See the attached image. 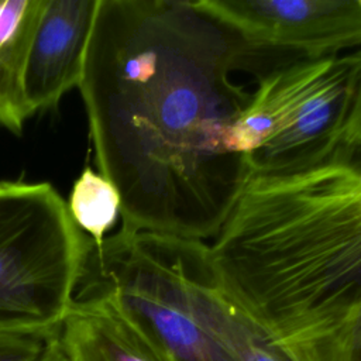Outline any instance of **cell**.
I'll return each mask as SVG.
<instances>
[{"label": "cell", "instance_id": "6", "mask_svg": "<svg viewBox=\"0 0 361 361\" xmlns=\"http://www.w3.org/2000/svg\"><path fill=\"white\" fill-rule=\"evenodd\" d=\"M99 0H44L24 66V94L32 114L54 109L79 87Z\"/></svg>", "mask_w": 361, "mask_h": 361}, {"label": "cell", "instance_id": "7", "mask_svg": "<svg viewBox=\"0 0 361 361\" xmlns=\"http://www.w3.org/2000/svg\"><path fill=\"white\" fill-rule=\"evenodd\" d=\"M71 361H172L152 340L104 303L72 302L56 327Z\"/></svg>", "mask_w": 361, "mask_h": 361}, {"label": "cell", "instance_id": "5", "mask_svg": "<svg viewBox=\"0 0 361 361\" xmlns=\"http://www.w3.org/2000/svg\"><path fill=\"white\" fill-rule=\"evenodd\" d=\"M262 58L319 59L361 45V0H199Z\"/></svg>", "mask_w": 361, "mask_h": 361}, {"label": "cell", "instance_id": "8", "mask_svg": "<svg viewBox=\"0 0 361 361\" xmlns=\"http://www.w3.org/2000/svg\"><path fill=\"white\" fill-rule=\"evenodd\" d=\"M44 0H0V128L20 134L32 116L24 66Z\"/></svg>", "mask_w": 361, "mask_h": 361}, {"label": "cell", "instance_id": "12", "mask_svg": "<svg viewBox=\"0 0 361 361\" xmlns=\"http://www.w3.org/2000/svg\"><path fill=\"white\" fill-rule=\"evenodd\" d=\"M360 55H361V51H360ZM341 142H361V72L358 78L354 103L345 124Z\"/></svg>", "mask_w": 361, "mask_h": 361}, {"label": "cell", "instance_id": "10", "mask_svg": "<svg viewBox=\"0 0 361 361\" xmlns=\"http://www.w3.org/2000/svg\"><path fill=\"white\" fill-rule=\"evenodd\" d=\"M66 204L76 227L94 243L106 237L121 210L116 186L90 168H86L75 180Z\"/></svg>", "mask_w": 361, "mask_h": 361}, {"label": "cell", "instance_id": "4", "mask_svg": "<svg viewBox=\"0 0 361 361\" xmlns=\"http://www.w3.org/2000/svg\"><path fill=\"white\" fill-rule=\"evenodd\" d=\"M85 237L51 183L0 182V333L56 330Z\"/></svg>", "mask_w": 361, "mask_h": 361}, {"label": "cell", "instance_id": "3", "mask_svg": "<svg viewBox=\"0 0 361 361\" xmlns=\"http://www.w3.org/2000/svg\"><path fill=\"white\" fill-rule=\"evenodd\" d=\"M360 72V51L264 71L233 130L250 175L300 172L329 158L343 141Z\"/></svg>", "mask_w": 361, "mask_h": 361}, {"label": "cell", "instance_id": "14", "mask_svg": "<svg viewBox=\"0 0 361 361\" xmlns=\"http://www.w3.org/2000/svg\"><path fill=\"white\" fill-rule=\"evenodd\" d=\"M360 361H361V358H360Z\"/></svg>", "mask_w": 361, "mask_h": 361}, {"label": "cell", "instance_id": "11", "mask_svg": "<svg viewBox=\"0 0 361 361\" xmlns=\"http://www.w3.org/2000/svg\"><path fill=\"white\" fill-rule=\"evenodd\" d=\"M54 333H0V361H39Z\"/></svg>", "mask_w": 361, "mask_h": 361}, {"label": "cell", "instance_id": "2", "mask_svg": "<svg viewBox=\"0 0 361 361\" xmlns=\"http://www.w3.org/2000/svg\"><path fill=\"white\" fill-rule=\"evenodd\" d=\"M213 268L202 240L124 227L100 243L86 235L72 302L113 307L172 361H235L204 313Z\"/></svg>", "mask_w": 361, "mask_h": 361}, {"label": "cell", "instance_id": "9", "mask_svg": "<svg viewBox=\"0 0 361 361\" xmlns=\"http://www.w3.org/2000/svg\"><path fill=\"white\" fill-rule=\"evenodd\" d=\"M203 306L209 324L235 361H290L230 296L216 265L204 283Z\"/></svg>", "mask_w": 361, "mask_h": 361}, {"label": "cell", "instance_id": "1", "mask_svg": "<svg viewBox=\"0 0 361 361\" xmlns=\"http://www.w3.org/2000/svg\"><path fill=\"white\" fill-rule=\"evenodd\" d=\"M261 59L196 1L99 0L79 90L121 227L217 235L251 178L233 130L254 89L233 73Z\"/></svg>", "mask_w": 361, "mask_h": 361}, {"label": "cell", "instance_id": "13", "mask_svg": "<svg viewBox=\"0 0 361 361\" xmlns=\"http://www.w3.org/2000/svg\"><path fill=\"white\" fill-rule=\"evenodd\" d=\"M39 361H71L56 340V330H55L52 338L49 340V344Z\"/></svg>", "mask_w": 361, "mask_h": 361}]
</instances>
